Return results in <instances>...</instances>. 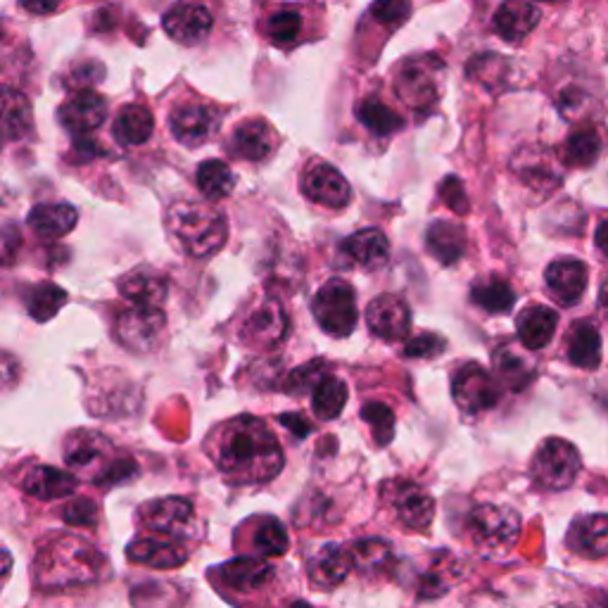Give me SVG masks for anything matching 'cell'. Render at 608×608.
<instances>
[{"instance_id": "1", "label": "cell", "mask_w": 608, "mask_h": 608, "mask_svg": "<svg viewBox=\"0 0 608 608\" xmlns=\"http://www.w3.org/2000/svg\"><path fill=\"white\" fill-rule=\"evenodd\" d=\"M207 447L217 468L234 485L269 482L281 474L285 462L276 435L254 416H238L221 423L209 435Z\"/></svg>"}, {"instance_id": "2", "label": "cell", "mask_w": 608, "mask_h": 608, "mask_svg": "<svg viewBox=\"0 0 608 608\" xmlns=\"http://www.w3.org/2000/svg\"><path fill=\"white\" fill-rule=\"evenodd\" d=\"M105 568L108 558L94 544L74 535H59L41 546L34 575L41 589H67L98 583Z\"/></svg>"}, {"instance_id": "3", "label": "cell", "mask_w": 608, "mask_h": 608, "mask_svg": "<svg viewBox=\"0 0 608 608\" xmlns=\"http://www.w3.org/2000/svg\"><path fill=\"white\" fill-rule=\"evenodd\" d=\"M166 228L184 252L197 260L219 252L228 238L221 211L203 203H174L166 209Z\"/></svg>"}, {"instance_id": "4", "label": "cell", "mask_w": 608, "mask_h": 608, "mask_svg": "<svg viewBox=\"0 0 608 608\" xmlns=\"http://www.w3.org/2000/svg\"><path fill=\"white\" fill-rule=\"evenodd\" d=\"M65 462L74 474L86 476L98 482L119 480V466H127L129 462L115 459V447L105 435L96 431H76L69 435L65 445Z\"/></svg>"}, {"instance_id": "5", "label": "cell", "mask_w": 608, "mask_h": 608, "mask_svg": "<svg viewBox=\"0 0 608 608\" xmlns=\"http://www.w3.org/2000/svg\"><path fill=\"white\" fill-rule=\"evenodd\" d=\"M580 452L575 449L573 443L564 437H550L544 439L535 456H532L530 476L538 488L546 492H561L568 490L575 482L577 474H580Z\"/></svg>"}, {"instance_id": "6", "label": "cell", "mask_w": 608, "mask_h": 608, "mask_svg": "<svg viewBox=\"0 0 608 608\" xmlns=\"http://www.w3.org/2000/svg\"><path fill=\"white\" fill-rule=\"evenodd\" d=\"M468 535L476 546L490 554H504L521 535V515L509 507L480 504L466 519Z\"/></svg>"}, {"instance_id": "7", "label": "cell", "mask_w": 608, "mask_h": 608, "mask_svg": "<svg viewBox=\"0 0 608 608\" xmlns=\"http://www.w3.org/2000/svg\"><path fill=\"white\" fill-rule=\"evenodd\" d=\"M312 314L316 324L333 338H347L357 328L359 307L355 287L343 279H330L318 287L312 302Z\"/></svg>"}, {"instance_id": "8", "label": "cell", "mask_w": 608, "mask_h": 608, "mask_svg": "<svg viewBox=\"0 0 608 608\" xmlns=\"http://www.w3.org/2000/svg\"><path fill=\"white\" fill-rule=\"evenodd\" d=\"M454 402L468 414H482L499 404L501 383L485 371L480 363H464L452 380Z\"/></svg>"}, {"instance_id": "9", "label": "cell", "mask_w": 608, "mask_h": 608, "mask_svg": "<svg viewBox=\"0 0 608 608\" xmlns=\"http://www.w3.org/2000/svg\"><path fill=\"white\" fill-rule=\"evenodd\" d=\"M166 333V316L162 310L131 307L117 316L115 336L131 352H152Z\"/></svg>"}, {"instance_id": "10", "label": "cell", "mask_w": 608, "mask_h": 608, "mask_svg": "<svg viewBox=\"0 0 608 608\" xmlns=\"http://www.w3.org/2000/svg\"><path fill=\"white\" fill-rule=\"evenodd\" d=\"M291 330V318L276 300H262L240 324L242 345L254 349H269L283 343Z\"/></svg>"}, {"instance_id": "11", "label": "cell", "mask_w": 608, "mask_h": 608, "mask_svg": "<svg viewBox=\"0 0 608 608\" xmlns=\"http://www.w3.org/2000/svg\"><path fill=\"white\" fill-rule=\"evenodd\" d=\"M195 519V509L184 497H164L148 501L141 509V523L152 535L181 540L188 535Z\"/></svg>"}, {"instance_id": "12", "label": "cell", "mask_w": 608, "mask_h": 608, "mask_svg": "<svg viewBox=\"0 0 608 608\" xmlns=\"http://www.w3.org/2000/svg\"><path fill=\"white\" fill-rule=\"evenodd\" d=\"M437 69H443L439 59L423 57L404 63L398 74V82H394L400 98L406 105H412L414 110L431 108L437 100Z\"/></svg>"}, {"instance_id": "13", "label": "cell", "mask_w": 608, "mask_h": 608, "mask_svg": "<svg viewBox=\"0 0 608 608\" xmlns=\"http://www.w3.org/2000/svg\"><path fill=\"white\" fill-rule=\"evenodd\" d=\"M221 115L203 102H184L170 115V129L174 139L186 148H197L209 141L217 133Z\"/></svg>"}, {"instance_id": "14", "label": "cell", "mask_w": 608, "mask_h": 608, "mask_svg": "<svg viewBox=\"0 0 608 608\" xmlns=\"http://www.w3.org/2000/svg\"><path fill=\"white\" fill-rule=\"evenodd\" d=\"M367 326L376 338L386 343H400L412 328V312L398 295H380L367 307Z\"/></svg>"}, {"instance_id": "15", "label": "cell", "mask_w": 608, "mask_h": 608, "mask_svg": "<svg viewBox=\"0 0 608 608\" xmlns=\"http://www.w3.org/2000/svg\"><path fill=\"white\" fill-rule=\"evenodd\" d=\"M117 291L133 307L160 310V304L166 300V293H170V281L158 269L135 267L117 281Z\"/></svg>"}, {"instance_id": "16", "label": "cell", "mask_w": 608, "mask_h": 608, "mask_svg": "<svg viewBox=\"0 0 608 608\" xmlns=\"http://www.w3.org/2000/svg\"><path fill=\"white\" fill-rule=\"evenodd\" d=\"M544 281H546V291H550V295L558 304L573 307V304L583 300L587 291L589 271H587V264L575 260V257H561V260L546 267Z\"/></svg>"}, {"instance_id": "17", "label": "cell", "mask_w": 608, "mask_h": 608, "mask_svg": "<svg viewBox=\"0 0 608 608\" xmlns=\"http://www.w3.org/2000/svg\"><path fill=\"white\" fill-rule=\"evenodd\" d=\"M302 193L307 195L312 203L330 209H343L352 200V191H349L347 178L330 164L312 166V170L302 176Z\"/></svg>"}, {"instance_id": "18", "label": "cell", "mask_w": 608, "mask_h": 608, "mask_svg": "<svg viewBox=\"0 0 608 608\" xmlns=\"http://www.w3.org/2000/svg\"><path fill=\"white\" fill-rule=\"evenodd\" d=\"M162 26H164V32L170 34L176 43L195 45L211 32V26H215V18H211V12L205 6L178 3L164 14Z\"/></svg>"}, {"instance_id": "19", "label": "cell", "mask_w": 608, "mask_h": 608, "mask_svg": "<svg viewBox=\"0 0 608 608\" xmlns=\"http://www.w3.org/2000/svg\"><path fill=\"white\" fill-rule=\"evenodd\" d=\"M59 124L69 133L84 135L96 131L105 117H108V102H105L94 90H79L72 98H67L59 108Z\"/></svg>"}, {"instance_id": "20", "label": "cell", "mask_w": 608, "mask_h": 608, "mask_svg": "<svg viewBox=\"0 0 608 608\" xmlns=\"http://www.w3.org/2000/svg\"><path fill=\"white\" fill-rule=\"evenodd\" d=\"M127 556L135 564L152 566V568H178L188 561V550L181 540L172 538H160V535H148L139 538L129 544Z\"/></svg>"}, {"instance_id": "21", "label": "cell", "mask_w": 608, "mask_h": 608, "mask_svg": "<svg viewBox=\"0 0 608 608\" xmlns=\"http://www.w3.org/2000/svg\"><path fill=\"white\" fill-rule=\"evenodd\" d=\"M215 575H217V580L221 585H226L228 589L250 595V591L264 589L273 580V566L267 558L240 556V558H234V561H228V564L219 566L215 571Z\"/></svg>"}, {"instance_id": "22", "label": "cell", "mask_w": 608, "mask_h": 608, "mask_svg": "<svg viewBox=\"0 0 608 608\" xmlns=\"http://www.w3.org/2000/svg\"><path fill=\"white\" fill-rule=\"evenodd\" d=\"M392 509L398 513V519L412 530H425L433 523L435 515V501L423 488L414 482H398L394 492L390 497Z\"/></svg>"}, {"instance_id": "23", "label": "cell", "mask_w": 608, "mask_h": 608, "mask_svg": "<svg viewBox=\"0 0 608 608\" xmlns=\"http://www.w3.org/2000/svg\"><path fill=\"white\" fill-rule=\"evenodd\" d=\"M352 571V556L340 544H324L307 564V575L316 589H333L343 585Z\"/></svg>"}, {"instance_id": "24", "label": "cell", "mask_w": 608, "mask_h": 608, "mask_svg": "<svg viewBox=\"0 0 608 608\" xmlns=\"http://www.w3.org/2000/svg\"><path fill=\"white\" fill-rule=\"evenodd\" d=\"M568 550L585 558H604L608 556V515L591 513L575 519L566 535Z\"/></svg>"}, {"instance_id": "25", "label": "cell", "mask_w": 608, "mask_h": 608, "mask_svg": "<svg viewBox=\"0 0 608 608\" xmlns=\"http://www.w3.org/2000/svg\"><path fill=\"white\" fill-rule=\"evenodd\" d=\"M343 252L363 271H378L390 260V240L380 228H361L343 242Z\"/></svg>"}, {"instance_id": "26", "label": "cell", "mask_w": 608, "mask_h": 608, "mask_svg": "<svg viewBox=\"0 0 608 608\" xmlns=\"http://www.w3.org/2000/svg\"><path fill=\"white\" fill-rule=\"evenodd\" d=\"M231 152L240 160H250V162H260L267 160L273 148H276V133L262 119H250L242 121L234 129L231 135Z\"/></svg>"}, {"instance_id": "27", "label": "cell", "mask_w": 608, "mask_h": 608, "mask_svg": "<svg viewBox=\"0 0 608 608\" xmlns=\"http://www.w3.org/2000/svg\"><path fill=\"white\" fill-rule=\"evenodd\" d=\"M558 314L544 304H532L515 318V333L525 349H542L556 336Z\"/></svg>"}, {"instance_id": "28", "label": "cell", "mask_w": 608, "mask_h": 608, "mask_svg": "<svg viewBox=\"0 0 608 608\" xmlns=\"http://www.w3.org/2000/svg\"><path fill=\"white\" fill-rule=\"evenodd\" d=\"M76 488H79V478L53 466H36L22 480V490L43 501L69 497L76 492Z\"/></svg>"}, {"instance_id": "29", "label": "cell", "mask_w": 608, "mask_h": 608, "mask_svg": "<svg viewBox=\"0 0 608 608\" xmlns=\"http://www.w3.org/2000/svg\"><path fill=\"white\" fill-rule=\"evenodd\" d=\"M542 20V12L532 3H504L495 12L492 26L499 39L509 43L523 41L530 32H535V26Z\"/></svg>"}, {"instance_id": "30", "label": "cell", "mask_w": 608, "mask_h": 608, "mask_svg": "<svg viewBox=\"0 0 608 608\" xmlns=\"http://www.w3.org/2000/svg\"><path fill=\"white\" fill-rule=\"evenodd\" d=\"M425 248L443 267H452L466 254V231L459 224L433 221L425 231Z\"/></svg>"}, {"instance_id": "31", "label": "cell", "mask_w": 608, "mask_h": 608, "mask_svg": "<svg viewBox=\"0 0 608 608\" xmlns=\"http://www.w3.org/2000/svg\"><path fill=\"white\" fill-rule=\"evenodd\" d=\"M513 172L519 174L528 186L538 191H552L561 184V176L554 166V160L546 155V150L540 148H525L519 150V155L511 162Z\"/></svg>"}, {"instance_id": "32", "label": "cell", "mask_w": 608, "mask_h": 608, "mask_svg": "<svg viewBox=\"0 0 608 608\" xmlns=\"http://www.w3.org/2000/svg\"><path fill=\"white\" fill-rule=\"evenodd\" d=\"M29 228L41 238H63L79 221V211L72 205L59 203V205H36L29 211Z\"/></svg>"}, {"instance_id": "33", "label": "cell", "mask_w": 608, "mask_h": 608, "mask_svg": "<svg viewBox=\"0 0 608 608\" xmlns=\"http://www.w3.org/2000/svg\"><path fill=\"white\" fill-rule=\"evenodd\" d=\"M601 150L604 139L599 129L585 124L568 135L564 148H561V160L566 166H575V170H589L601 158Z\"/></svg>"}, {"instance_id": "34", "label": "cell", "mask_w": 608, "mask_h": 608, "mask_svg": "<svg viewBox=\"0 0 608 608\" xmlns=\"http://www.w3.org/2000/svg\"><path fill=\"white\" fill-rule=\"evenodd\" d=\"M568 359L577 369H597L601 363V336L591 322H575L568 330Z\"/></svg>"}, {"instance_id": "35", "label": "cell", "mask_w": 608, "mask_h": 608, "mask_svg": "<svg viewBox=\"0 0 608 608\" xmlns=\"http://www.w3.org/2000/svg\"><path fill=\"white\" fill-rule=\"evenodd\" d=\"M155 131V119L143 105H124L115 117L112 133L121 145H143Z\"/></svg>"}, {"instance_id": "36", "label": "cell", "mask_w": 608, "mask_h": 608, "mask_svg": "<svg viewBox=\"0 0 608 608\" xmlns=\"http://www.w3.org/2000/svg\"><path fill=\"white\" fill-rule=\"evenodd\" d=\"M495 371L499 383H504L511 390H523L535 378V367H532L530 359L515 352L509 345L499 347L495 352Z\"/></svg>"}, {"instance_id": "37", "label": "cell", "mask_w": 608, "mask_h": 608, "mask_svg": "<svg viewBox=\"0 0 608 608\" xmlns=\"http://www.w3.org/2000/svg\"><path fill=\"white\" fill-rule=\"evenodd\" d=\"M195 181H197V188H200V193L211 203L224 200L226 195H231L236 186V176L231 172V166H228L224 160L203 162L197 166Z\"/></svg>"}, {"instance_id": "38", "label": "cell", "mask_w": 608, "mask_h": 608, "mask_svg": "<svg viewBox=\"0 0 608 608\" xmlns=\"http://www.w3.org/2000/svg\"><path fill=\"white\" fill-rule=\"evenodd\" d=\"M470 300H474L485 312L504 314V312H511V307L515 304V293L507 281L490 276L474 283V287H470Z\"/></svg>"}, {"instance_id": "39", "label": "cell", "mask_w": 608, "mask_h": 608, "mask_svg": "<svg viewBox=\"0 0 608 608\" xmlns=\"http://www.w3.org/2000/svg\"><path fill=\"white\" fill-rule=\"evenodd\" d=\"M349 556H352V566L357 573L361 575H378L383 573L390 561H392V552L390 544L386 540H359L352 546H349Z\"/></svg>"}, {"instance_id": "40", "label": "cell", "mask_w": 608, "mask_h": 608, "mask_svg": "<svg viewBox=\"0 0 608 608\" xmlns=\"http://www.w3.org/2000/svg\"><path fill=\"white\" fill-rule=\"evenodd\" d=\"M347 404V386L336 376H326L312 392V409L322 421H333L343 414Z\"/></svg>"}, {"instance_id": "41", "label": "cell", "mask_w": 608, "mask_h": 608, "mask_svg": "<svg viewBox=\"0 0 608 608\" xmlns=\"http://www.w3.org/2000/svg\"><path fill=\"white\" fill-rule=\"evenodd\" d=\"M357 119L376 135H392L404 129V119L394 112L383 100L367 98L357 108Z\"/></svg>"}, {"instance_id": "42", "label": "cell", "mask_w": 608, "mask_h": 608, "mask_svg": "<svg viewBox=\"0 0 608 608\" xmlns=\"http://www.w3.org/2000/svg\"><path fill=\"white\" fill-rule=\"evenodd\" d=\"M3 131L8 141L24 139L32 131V105L12 88H6L3 96Z\"/></svg>"}, {"instance_id": "43", "label": "cell", "mask_w": 608, "mask_h": 608, "mask_svg": "<svg viewBox=\"0 0 608 608\" xmlns=\"http://www.w3.org/2000/svg\"><path fill=\"white\" fill-rule=\"evenodd\" d=\"M65 302H67V293L63 291V287L55 283H41L29 291L26 310L39 324H45L65 307Z\"/></svg>"}, {"instance_id": "44", "label": "cell", "mask_w": 608, "mask_h": 608, "mask_svg": "<svg viewBox=\"0 0 608 608\" xmlns=\"http://www.w3.org/2000/svg\"><path fill=\"white\" fill-rule=\"evenodd\" d=\"M287 544H291V540H287V532L279 519H271L269 515V519H264L260 525H257L252 546L260 556L264 558L283 556L287 552Z\"/></svg>"}, {"instance_id": "45", "label": "cell", "mask_w": 608, "mask_h": 608, "mask_svg": "<svg viewBox=\"0 0 608 608\" xmlns=\"http://www.w3.org/2000/svg\"><path fill=\"white\" fill-rule=\"evenodd\" d=\"M304 18L297 10H279L267 20V36L273 45H291L302 36Z\"/></svg>"}, {"instance_id": "46", "label": "cell", "mask_w": 608, "mask_h": 608, "mask_svg": "<svg viewBox=\"0 0 608 608\" xmlns=\"http://www.w3.org/2000/svg\"><path fill=\"white\" fill-rule=\"evenodd\" d=\"M361 419L371 425L378 445H390L394 437V414L383 402H367L361 406Z\"/></svg>"}, {"instance_id": "47", "label": "cell", "mask_w": 608, "mask_h": 608, "mask_svg": "<svg viewBox=\"0 0 608 608\" xmlns=\"http://www.w3.org/2000/svg\"><path fill=\"white\" fill-rule=\"evenodd\" d=\"M324 378H326V363L322 359H314L310 363H304V367H297L285 378V392L291 394L314 392Z\"/></svg>"}, {"instance_id": "48", "label": "cell", "mask_w": 608, "mask_h": 608, "mask_svg": "<svg viewBox=\"0 0 608 608\" xmlns=\"http://www.w3.org/2000/svg\"><path fill=\"white\" fill-rule=\"evenodd\" d=\"M63 519L69 525H79V528H90L98 521V507L90 499H72L69 504L63 509Z\"/></svg>"}, {"instance_id": "49", "label": "cell", "mask_w": 608, "mask_h": 608, "mask_svg": "<svg viewBox=\"0 0 608 608\" xmlns=\"http://www.w3.org/2000/svg\"><path fill=\"white\" fill-rule=\"evenodd\" d=\"M445 352V340L435 336V333H421L419 338L406 343L404 357H419V359H433Z\"/></svg>"}, {"instance_id": "50", "label": "cell", "mask_w": 608, "mask_h": 608, "mask_svg": "<svg viewBox=\"0 0 608 608\" xmlns=\"http://www.w3.org/2000/svg\"><path fill=\"white\" fill-rule=\"evenodd\" d=\"M439 197H443V203L449 209L459 211V215H466L468 207H470L462 178H456V176H447L443 184H439Z\"/></svg>"}, {"instance_id": "51", "label": "cell", "mask_w": 608, "mask_h": 608, "mask_svg": "<svg viewBox=\"0 0 608 608\" xmlns=\"http://www.w3.org/2000/svg\"><path fill=\"white\" fill-rule=\"evenodd\" d=\"M412 12V6L409 3H376L371 8V14L383 24H400L406 20V14Z\"/></svg>"}, {"instance_id": "52", "label": "cell", "mask_w": 608, "mask_h": 608, "mask_svg": "<svg viewBox=\"0 0 608 608\" xmlns=\"http://www.w3.org/2000/svg\"><path fill=\"white\" fill-rule=\"evenodd\" d=\"M583 105H585V94H583V90H577V88H566L558 98V110L564 112L566 117H575L577 112L583 110Z\"/></svg>"}, {"instance_id": "53", "label": "cell", "mask_w": 608, "mask_h": 608, "mask_svg": "<svg viewBox=\"0 0 608 608\" xmlns=\"http://www.w3.org/2000/svg\"><path fill=\"white\" fill-rule=\"evenodd\" d=\"M281 423L285 425V428H291L295 433V437H304L312 433V423L304 421L300 414H283Z\"/></svg>"}, {"instance_id": "54", "label": "cell", "mask_w": 608, "mask_h": 608, "mask_svg": "<svg viewBox=\"0 0 608 608\" xmlns=\"http://www.w3.org/2000/svg\"><path fill=\"white\" fill-rule=\"evenodd\" d=\"M595 242H597V248L604 257H608V219H604L597 228V234H595Z\"/></svg>"}, {"instance_id": "55", "label": "cell", "mask_w": 608, "mask_h": 608, "mask_svg": "<svg viewBox=\"0 0 608 608\" xmlns=\"http://www.w3.org/2000/svg\"><path fill=\"white\" fill-rule=\"evenodd\" d=\"M22 8L26 12H34V14H48V12L57 10L55 3H22Z\"/></svg>"}, {"instance_id": "56", "label": "cell", "mask_w": 608, "mask_h": 608, "mask_svg": "<svg viewBox=\"0 0 608 608\" xmlns=\"http://www.w3.org/2000/svg\"><path fill=\"white\" fill-rule=\"evenodd\" d=\"M599 304H601L604 312H608V279L599 287Z\"/></svg>"}, {"instance_id": "57", "label": "cell", "mask_w": 608, "mask_h": 608, "mask_svg": "<svg viewBox=\"0 0 608 608\" xmlns=\"http://www.w3.org/2000/svg\"><path fill=\"white\" fill-rule=\"evenodd\" d=\"M291 608H316V606H312V604H307V601H295Z\"/></svg>"}, {"instance_id": "58", "label": "cell", "mask_w": 608, "mask_h": 608, "mask_svg": "<svg viewBox=\"0 0 608 608\" xmlns=\"http://www.w3.org/2000/svg\"><path fill=\"white\" fill-rule=\"evenodd\" d=\"M601 606H604V608H608V597H604V601H601Z\"/></svg>"}]
</instances>
